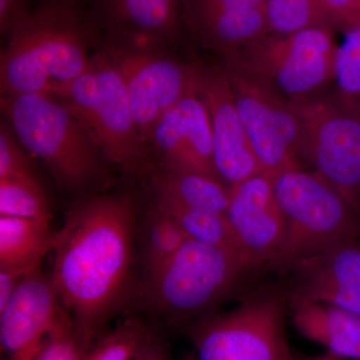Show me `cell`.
I'll use <instances>...</instances> for the list:
<instances>
[{
	"label": "cell",
	"mask_w": 360,
	"mask_h": 360,
	"mask_svg": "<svg viewBox=\"0 0 360 360\" xmlns=\"http://www.w3.org/2000/svg\"><path fill=\"white\" fill-rule=\"evenodd\" d=\"M136 360H163L155 352L148 348Z\"/></svg>",
	"instance_id": "1f68e13d"
},
{
	"label": "cell",
	"mask_w": 360,
	"mask_h": 360,
	"mask_svg": "<svg viewBox=\"0 0 360 360\" xmlns=\"http://www.w3.org/2000/svg\"><path fill=\"white\" fill-rule=\"evenodd\" d=\"M272 180L285 236L270 269L288 271L304 258L359 240V213L319 172L298 168Z\"/></svg>",
	"instance_id": "277c9868"
},
{
	"label": "cell",
	"mask_w": 360,
	"mask_h": 360,
	"mask_svg": "<svg viewBox=\"0 0 360 360\" xmlns=\"http://www.w3.org/2000/svg\"><path fill=\"white\" fill-rule=\"evenodd\" d=\"M49 1H56V0H45V2H49Z\"/></svg>",
	"instance_id": "836d02e7"
},
{
	"label": "cell",
	"mask_w": 360,
	"mask_h": 360,
	"mask_svg": "<svg viewBox=\"0 0 360 360\" xmlns=\"http://www.w3.org/2000/svg\"><path fill=\"white\" fill-rule=\"evenodd\" d=\"M291 360H295V359H292ZM310 360H340V359H335V357L331 356V355L328 354L324 357H319V359H310Z\"/></svg>",
	"instance_id": "d6a6232c"
},
{
	"label": "cell",
	"mask_w": 360,
	"mask_h": 360,
	"mask_svg": "<svg viewBox=\"0 0 360 360\" xmlns=\"http://www.w3.org/2000/svg\"><path fill=\"white\" fill-rule=\"evenodd\" d=\"M160 208L180 225L188 238L231 250L243 257L226 214L186 208Z\"/></svg>",
	"instance_id": "d4e9b609"
},
{
	"label": "cell",
	"mask_w": 360,
	"mask_h": 360,
	"mask_svg": "<svg viewBox=\"0 0 360 360\" xmlns=\"http://www.w3.org/2000/svg\"><path fill=\"white\" fill-rule=\"evenodd\" d=\"M155 205L161 208H186L226 214L231 191L224 182L200 174L158 167L150 174Z\"/></svg>",
	"instance_id": "ffe728a7"
},
{
	"label": "cell",
	"mask_w": 360,
	"mask_h": 360,
	"mask_svg": "<svg viewBox=\"0 0 360 360\" xmlns=\"http://www.w3.org/2000/svg\"><path fill=\"white\" fill-rule=\"evenodd\" d=\"M32 11L27 0H0V33L2 39H8L15 28Z\"/></svg>",
	"instance_id": "f546056e"
},
{
	"label": "cell",
	"mask_w": 360,
	"mask_h": 360,
	"mask_svg": "<svg viewBox=\"0 0 360 360\" xmlns=\"http://www.w3.org/2000/svg\"><path fill=\"white\" fill-rule=\"evenodd\" d=\"M53 96L77 115L110 165L130 174L148 172L150 148L135 122L122 75L101 49L80 77Z\"/></svg>",
	"instance_id": "5b68a950"
},
{
	"label": "cell",
	"mask_w": 360,
	"mask_h": 360,
	"mask_svg": "<svg viewBox=\"0 0 360 360\" xmlns=\"http://www.w3.org/2000/svg\"><path fill=\"white\" fill-rule=\"evenodd\" d=\"M149 345L146 326L139 319H127L94 340L82 360H136Z\"/></svg>",
	"instance_id": "cb8c5ba5"
},
{
	"label": "cell",
	"mask_w": 360,
	"mask_h": 360,
	"mask_svg": "<svg viewBox=\"0 0 360 360\" xmlns=\"http://www.w3.org/2000/svg\"><path fill=\"white\" fill-rule=\"evenodd\" d=\"M288 295L251 293L231 311L205 319L193 335L198 360H291L286 336Z\"/></svg>",
	"instance_id": "52a82bcc"
},
{
	"label": "cell",
	"mask_w": 360,
	"mask_h": 360,
	"mask_svg": "<svg viewBox=\"0 0 360 360\" xmlns=\"http://www.w3.org/2000/svg\"><path fill=\"white\" fill-rule=\"evenodd\" d=\"M226 217L248 269L272 264L283 248L285 224L274 180L262 174L229 188Z\"/></svg>",
	"instance_id": "5bb4252c"
},
{
	"label": "cell",
	"mask_w": 360,
	"mask_h": 360,
	"mask_svg": "<svg viewBox=\"0 0 360 360\" xmlns=\"http://www.w3.org/2000/svg\"><path fill=\"white\" fill-rule=\"evenodd\" d=\"M54 239L47 221L0 215V269L32 274L53 248Z\"/></svg>",
	"instance_id": "44dd1931"
},
{
	"label": "cell",
	"mask_w": 360,
	"mask_h": 360,
	"mask_svg": "<svg viewBox=\"0 0 360 360\" xmlns=\"http://www.w3.org/2000/svg\"><path fill=\"white\" fill-rule=\"evenodd\" d=\"M99 27L78 0L44 2L1 49V96H56L89 65Z\"/></svg>",
	"instance_id": "7a4b0ae2"
},
{
	"label": "cell",
	"mask_w": 360,
	"mask_h": 360,
	"mask_svg": "<svg viewBox=\"0 0 360 360\" xmlns=\"http://www.w3.org/2000/svg\"><path fill=\"white\" fill-rule=\"evenodd\" d=\"M288 295L333 305L360 316V245L347 241L300 260Z\"/></svg>",
	"instance_id": "e0dca14e"
},
{
	"label": "cell",
	"mask_w": 360,
	"mask_h": 360,
	"mask_svg": "<svg viewBox=\"0 0 360 360\" xmlns=\"http://www.w3.org/2000/svg\"><path fill=\"white\" fill-rule=\"evenodd\" d=\"M333 32L316 26L290 34L267 33L221 58L264 80L288 101H302L335 80L338 45Z\"/></svg>",
	"instance_id": "8992f818"
},
{
	"label": "cell",
	"mask_w": 360,
	"mask_h": 360,
	"mask_svg": "<svg viewBox=\"0 0 360 360\" xmlns=\"http://www.w3.org/2000/svg\"><path fill=\"white\" fill-rule=\"evenodd\" d=\"M84 354L75 326L68 314L63 312L45 338L34 360H82Z\"/></svg>",
	"instance_id": "f1b7e54d"
},
{
	"label": "cell",
	"mask_w": 360,
	"mask_h": 360,
	"mask_svg": "<svg viewBox=\"0 0 360 360\" xmlns=\"http://www.w3.org/2000/svg\"><path fill=\"white\" fill-rule=\"evenodd\" d=\"M359 245H360V238H359Z\"/></svg>",
	"instance_id": "e575fe53"
},
{
	"label": "cell",
	"mask_w": 360,
	"mask_h": 360,
	"mask_svg": "<svg viewBox=\"0 0 360 360\" xmlns=\"http://www.w3.org/2000/svg\"><path fill=\"white\" fill-rule=\"evenodd\" d=\"M105 32L172 45L184 30L180 0H96Z\"/></svg>",
	"instance_id": "ac0fdd59"
},
{
	"label": "cell",
	"mask_w": 360,
	"mask_h": 360,
	"mask_svg": "<svg viewBox=\"0 0 360 360\" xmlns=\"http://www.w3.org/2000/svg\"><path fill=\"white\" fill-rule=\"evenodd\" d=\"M0 215L49 222V203L44 186L0 179Z\"/></svg>",
	"instance_id": "4316f807"
},
{
	"label": "cell",
	"mask_w": 360,
	"mask_h": 360,
	"mask_svg": "<svg viewBox=\"0 0 360 360\" xmlns=\"http://www.w3.org/2000/svg\"><path fill=\"white\" fill-rule=\"evenodd\" d=\"M248 269L238 253L189 238L146 279V296L153 309L172 319L195 316L219 302Z\"/></svg>",
	"instance_id": "ba28073f"
},
{
	"label": "cell",
	"mask_w": 360,
	"mask_h": 360,
	"mask_svg": "<svg viewBox=\"0 0 360 360\" xmlns=\"http://www.w3.org/2000/svg\"><path fill=\"white\" fill-rule=\"evenodd\" d=\"M342 32L345 39L336 51L333 82L341 101L360 113V25Z\"/></svg>",
	"instance_id": "484cf974"
},
{
	"label": "cell",
	"mask_w": 360,
	"mask_h": 360,
	"mask_svg": "<svg viewBox=\"0 0 360 360\" xmlns=\"http://www.w3.org/2000/svg\"><path fill=\"white\" fill-rule=\"evenodd\" d=\"M51 278L39 269L27 274L0 311V347L6 360H34L63 315Z\"/></svg>",
	"instance_id": "9a60e30c"
},
{
	"label": "cell",
	"mask_w": 360,
	"mask_h": 360,
	"mask_svg": "<svg viewBox=\"0 0 360 360\" xmlns=\"http://www.w3.org/2000/svg\"><path fill=\"white\" fill-rule=\"evenodd\" d=\"M148 146L162 169L220 180L215 167L210 115L193 82L179 103L161 116L149 135Z\"/></svg>",
	"instance_id": "4fadbf2b"
},
{
	"label": "cell",
	"mask_w": 360,
	"mask_h": 360,
	"mask_svg": "<svg viewBox=\"0 0 360 360\" xmlns=\"http://www.w3.org/2000/svg\"><path fill=\"white\" fill-rule=\"evenodd\" d=\"M184 30L224 56L269 33L264 0H180Z\"/></svg>",
	"instance_id": "2e32d148"
},
{
	"label": "cell",
	"mask_w": 360,
	"mask_h": 360,
	"mask_svg": "<svg viewBox=\"0 0 360 360\" xmlns=\"http://www.w3.org/2000/svg\"><path fill=\"white\" fill-rule=\"evenodd\" d=\"M291 321L300 335L328 349L338 359L360 360V316L288 295Z\"/></svg>",
	"instance_id": "d6986e66"
},
{
	"label": "cell",
	"mask_w": 360,
	"mask_h": 360,
	"mask_svg": "<svg viewBox=\"0 0 360 360\" xmlns=\"http://www.w3.org/2000/svg\"><path fill=\"white\" fill-rule=\"evenodd\" d=\"M25 276L7 269H0V311L11 302Z\"/></svg>",
	"instance_id": "4dcf8cb0"
},
{
	"label": "cell",
	"mask_w": 360,
	"mask_h": 360,
	"mask_svg": "<svg viewBox=\"0 0 360 360\" xmlns=\"http://www.w3.org/2000/svg\"><path fill=\"white\" fill-rule=\"evenodd\" d=\"M191 63L194 87L210 115L215 167L220 180L231 188L264 174L239 116L224 66L200 60Z\"/></svg>",
	"instance_id": "7c38bea8"
},
{
	"label": "cell",
	"mask_w": 360,
	"mask_h": 360,
	"mask_svg": "<svg viewBox=\"0 0 360 360\" xmlns=\"http://www.w3.org/2000/svg\"><path fill=\"white\" fill-rule=\"evenodd\" d=\"M28 153L11 124L6 120L2 122L0 129V179L42 186Z\"/></svg>",
	"instance_id": "83f0119b"
},
{
	"label": "cell",
	"mask_w": 360,
	"mask_h": 360,
	"mask_svg": "<svg viewBox=\"0 0 360 360\" xmlns=\"http://www.w3.org/2000/svg\"><path fill=\"white\" fill-rule=\"evenodd\" d=\"M1 110L21 144L70 193L106 186L110 163L77 115L49 94L1 96Z\"/></svg>",
	"instance_id": "3957f363"
},
{
	"label": "cell",
	"mask_w": 360,
	"mask_h": 360,
	"mask_svg": "<svg viewBox=\"0 0 360 360\" xmlns=\"http://www.w3.org/2000/svg\"><path fill=\"white\" fill-rule=\"evenodd\" d=\"M135 219L127 194L87 196L56 233L51 281L84 352L124 300L134 265Z\"/></svg>",
	"instance_id": "6da1fadb"
},
{
	"label": "cell",
	"mask_w": 360,
	"mask_h": 360,
	"mask_svg": "<svg viewBox=\"0 0 360 360\" xmlns=\"http://www.w3.org/2000/svg\"><path fill=\"white\" fill-rule=\"evenodd\" d=\"M269 33L290 34L307 28L326 26L336 30L324 0H264Z\"/></svg>",
	"instance_id": "603a6c76"
},
{
	"label": "cell",
	"mask_w": 360,
	"mask_h": 360,
	"mask_svg": "<svg viewBox=\"0 0 360 360\" xmlns=\"http://www.w3.org/2000/svg\"><path fill=\"white\" fill-rule=\"evenodd\" d=\"M188 239L169 214L155 205L151 206L139 231V250L146 279L162 269Z\"/></svg>",
	"instance_id": "7402d4cb"
},
{
	"label": "cell",
	"mask_w": 360,
	"mask_h": 360,
	"mask_svg": "<svg viewBox=\"0 0 360 360\" xmlns=\"http://www.w3.org/2000/svg\"><path fill=\"white\" fill-rule=\"evenodd\" d=\"M167 47L108 32L101 47L122 75L135 122L148 144L161 116L179 103L193 82L191 63L180 61Z\"/></svg>",
	"instance_id": "9c48e42d"
},
{
	"label": "cell",
	"mask_w": 360,
	"mask_h": 360,
	"mask_svg": "<svg viewBox=\"0 0 360 360\" xmlns=\"http://www.w3.org/2000/svg\"><path fill=\"white\" fill-rule=\"evenodd\" d=\"M302 127V156L360 214V113L338 96L290 101Z\"/></svg>",
	"instance_id": "30bf717a"
},
{
	"label": "cell",
	"mask_w": 360,
	"mask_h": 360,
	"mask_svg": "<svg viewBox=\"0 0 360 360\" xmlns=\"http://www.w3.org/2000/svg\"><path fill=\"white\" fill-rule=\"evenodd\" d=\"M236 108L264 174L302 168V127L290 101L264 80L224 60Z\"/></svg>",
	"instance_id": "8fae6325"
}]
</instances>
